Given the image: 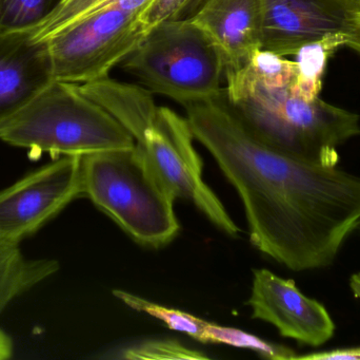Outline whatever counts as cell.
Masks as SVG:
<instances>
[{
    "label": "cell",
    "mask_w": 360,
    "mask_h": 360,
    "mask_svg": "<svg viewBox=\"0 0 360 360\" xmlns=\"http://www.w3.org/2000/svg\"><path fill=\"white\" fill-rule=\"evenodd\" d=\"M195 139L243 201L252 244L294 272L328 268L360 223V177L258 139L220 94L184 106Z\"/></svg>",
    "instance_id": "obj_1"
},
{
    "label": "cell",
    "mask_w": 360,
    "mask_h": 360,
    "mask_svg": "<svg viewBox=\"0 0 360 360\" xmlns=\"http://www.w3.org/2000/svg\"><path fill=\"white\" fill-rule=\"evenodd\" d=\"M226 99L250 130L271 147L323 167H338V147L360 135V116L317 99L294 94L291 85L269 86L245 68L224 75Z\"/></svg>",
    "instance_id": "obj_2"
},
{
    "label": "cell",
    "mask_w": 360,
    "mask_h": 360,
    "mask_svg": "<svg viewBox=\"0 0 360 360\" xmlns=\"http://www.w3.org/2000/svg\"><path fill=\"white\" fill-rule=\"evenodd\" d=\"M0 141L42 154L88 156L136 145L134 137L78 85L54 80L12 118L0 124Z\"/></svg>",
    "instance_id": "obj_3"
},
{
    "label": "cell",
    "mask_w": 360,
    "mask_h": 360,
    "mask_svg": "<svg viewBox=\"0 0 360 360\" xmlns=\"http://www.w3.org/2000/svg\"><path fill=\"white\" fill-rule=\"evenodd\" d=\"M82 196L146 247L177 236L176 199L162 185L136 145L82 158Z\"/></svg>",
    "instance_id": "obj_4"
},
{
    "label": "cell",
    "mask_w": 360,
    "mask_h": 360,
    "mask_svg": "<svg viewBox=\"0 0 360 360\" xmlns=\"http://www.w3.org/2000/svg\"><path fill=\"white\" fill-rule=\"evenodd\" d=\"M153 94L186 106L224 90V66L215 48L188 18L154 27L120 65Z\"/></svg>",
    "instance_id": "obj_5"
},
{
    "label": "cell",
    "mask_w": 360,
    "mask_h": 360,
    "mask_svg": "<svg viewBox=\"0 0 360 360\" xmlns=\"http://www.w3.org/2000/svg\"><path fill=\"white\" fill-rule=\"evenodd\" d=\"M139 14L105 6L42 38L55 80L82 85L109 77L149 34Z\"/></svg>",
    "instance_id": "obj_6"
},
{
    "label": "cell",
    "mask_w": 360,
    "mask_h": 360,
    "mask_svg": "<svg viewBox=\"0 0 360 360\" xmlns=\"http://www.w3.org/2000/svg\"><path fill=\"white\" fill-rule=\"evenodd\" d=\"M194 139L186 118L160 106L136 146L158 181L175 199L190 201L220 230L236 237L240 228L202 180V161L193 145Z\"/></svg>",
    "instance_id": "obj_7"
},
{
    "label": "cell",
    "mask_w": 360,
    "mask_h": 360,
    "mask_svg": "<svg viewBox=\"0 0 360 360\" xmlns=\"http://www.w3.org/2000/svg\"><path fill=\"white\" fill-rule=\"evenodd\" d=\"M262 49L281 56L302 46L335 39L360 53L357 0H260Z\"/></svg>",
    "instance_id": "obj_8"
},
{
    "label": "cell",
    "mask_w": 360,
    "mask_h": 360,
    "mask_svg": "<svg viewBox=\"0 0 360 360\" xmlns=\"http://www.w3.org/2000/svg\"><path fill=\"white\" fill-rule=\"evenodd\" d=\"M82 158L54 159L0 190V238L19 244L82 196Z\"/></svg>",
    "instance_id": "obj_9"
},
{
    "label": "cell",
    "mask_w": 360,
    "mask_h": 360,
    "mask_svg": "<svg viewBox=\"0 0 360 360\" xmlns=\"http://www.w3.org/2000/svg\"><path fill=\"white\" fill-rule=\"evenodd\" d=\"M248 304L253 318L271 323L283 337L304 346H323L335 333V323L323 304L304 295L295 281L264 268L253 271Z\"/></svg>",
    "instance_id": "obj_10"
},
{
    "label": "cell",
    "mask_w": 360,
    "mask_h": 360,
    "mask_svg": "<svg viewBox=\"0 0 360 360\" xmlns=\"http://www.w3.org/2000/svg\"><path fill=\"white\" fill-rule=\"evenodd\" d=\"M186 18L215 48L224 75L243 69L262 49L260 0H203Z\"/></svg>",
    "instance_id": "obj_11"
},
{
    "label": "cell",
    "mask_w": 360,
    "mask_h": 360,
    "mask_svg": "<svg viewBox=\"0 0 360 360\" xmlns=\"http://www.w3.org/2000/svg\"><path fill=\"white\" fill-rule=\"evenodd\" d=\"M54 80L46 39L35 31L0 32V124Z\"/></svg>",
    "instance_id": "obj_12"
},
{
    "label": "cell",
    "mask_w": 360,
    "mask_h": 360,
    "mask_svg": "<svg viewBox=\"0 0 360 360\" xmlns=\"http://www.w3.org/2000/svg\"><path fill=\"white\" fill-rule=\"evenodd\" d=\"M80 91L107 110L139 142L151 125L158 107L153 93L143 86L105 77L78 85Z\"/></svg>",
    "instance_id": "obj_13"
},
{
    "label": "cell",
    "mask_w": 360,
    "mask_h": 360,
    "mask_svg": "<svg viewBox=\"0 0 360 360\" xmlns=\"http://www.w3.org/2000/svg\"><path fill=\"white\" fill-rule=\"evenodd\" d=\"M59 270L53 259H27L18 243L0 238V314L8 304Z\"/></svg>",
    "instance_id": "obj_14"
},
{
    "label": "cell",
    "mask_w": 360,
    "mask_h": 360,
    "mask_svg": "<svg viewBox=\"0 0 360 360\" xmlns=\"http://www.w3.org/2000/svg\"><path fill=\"white\" fill-rule=\"evenodd\" d=\"M113 295L122 300L127 306L139 312L147 313L150 316L162 321L169 329L186 334L197 342L202 344H213L215 336L216 323L203 321L199 317L188 313L182 312L176 309L167 308L165 306L153 304L139 296L133 295L128 292L115 290Z\"/></svg>",
    "instance_id": "obj_15"
},
{
    "label": "cell",
    "mask_w": 360,
    "mask_h": 360,
    "mask_svg": "<svg viewBox=\"0 0 360 360\" xmlns=\"http://www.w3.org/2000/svg\"><path fill=\"white\" fill-rule=\"evenodd\" d=\"M340 46V42L335 39L321 40L302 46L296 54L297 72L291 85L292 92L309 101L319 97L328 59Z\"/></svg>",
    "instance_id": "obj_16"
},
{
    "label": "cell",
    "mask_w": 360,
    "mask_h": 360,
    "mask_svg": "<svg viewBox=\"0 0 360 360\" xmlns=\"http://www.w3.org/2000/svg\"><path fill=\"white\" fill-rule=\"evenodd\" d=\"M65 0H0V32L36 31Z\"/></svg>",
    "instance_id": "obj_17"
},
{
    "label": "cell",
    "mask_w": 360,
    "mask_h": 360,
    "mask_svg": "<svg viewBox=\"0 0 360 360\" xmlns=\"http://www.w3.org/2000/svg\"><path fill=\"white\" fill-rule=\"evenodd\" d=\"M116 359L130 360H200L209 359L199 351L186 348L176 340H146L122 349Z\"/></svg>",
    "instance_id": "obj_18"
},
{
    "label": "cell",
    "mask_w": 360,
    "mask_h": 360,
    "mask_svg": "<svg viewBox=\"0 0 360 360\" xmlns=\"http://www.w3.org/2000/svg\"><path fill=\"white\" fill-rule=\"evenodd\" d=\"M105 1L107 0H65L57 12L36 31V34L38 37H46L68 23L96 10Z\"/></svg>",
    "instance_id": "obj_19"
},
{
    "label": "cell",
    "mask_w": 360,
    "mask_h": 360,
    "mask_svg": "<svg viewBox=\"0 0 360 360\" xmlns=\"http://www.w3.org/2000/svg\"><path fill=\"white\" fill-rule=\"evenodd\" d=\"M193 0H151L139 16L150 33L165 21L184 18Z\"/></svg>",
    "instance_id": "obj_20"
},
{
    "label": "cell",
    "mask_w": 360,
    "mask_h": 360,
    "mask_svg": "<svg viewBox=\"0 0 360 360\" xmlns=\"http://www.w3.org/2000/svg\"><path fill=\"white\" fill-rule=\"evenodd\" d=\"M294 359L306 360H360V347L357 348L338 349V350L315 352Z\"/></svg>",
    "instance_id": "obj_21"
},
{
    "label": "cell",
    "mask_w": 360,
    "mask_h": 360,
    "mask_svg": "<svg viewBox=\"0 0 360 360\" xmlns=\"http://www.w3.org/2000/svg\"><path fill=\"white\" fill-rule=\"evenodd\" d=\"M14 353V345L6 332L0 330V360L10 359Z\"/></svg>",
    "instance_id": "obj_22"
},
{
    "label": "cell",
    "mask_w": 360,
    "mask_h": 360,
    "mask_svg": "<svg viewBox=\"0 0 360 360\" xmlns=\"http://www.w3.org/2000/svg\"><path fill=\"white\" fill-rule=\"evenodd\" d=\"M349 285H350V289L352 291L353 295L360 302V272L355 273V274L350 277Z\"/></svg>",
    "instance_id": "obj_23"
},
{
    "label": "cell",
    "mask_w": 360,
    "mask_h": 360,
    "mask_svg": "<svg viewBox=\"0 0 360 360\" xmlns=\"http://www.w3.org/2000/svg\"><path fill=\"white\" fill-rule=\"evenodd\" d=\"M357 230H360V223H359V228H357Z\"/></svg>",
    "instance_id": "obj_24"
},
{
    "label": "cell",
    "mask_w": 360,
    "mask_h": 360,
    "mask_svg": "<svg viewBox=\"0 0 360 360\" xmlns=\"http://www.w3.org/2000/svg\"><path fill=\"white\" fill-rule=\"evenodd\" d=\"M357 1H359V4H360V0H357Z\"/></svg>",
    "instance_id": "obj_25"
}]
</instances>
